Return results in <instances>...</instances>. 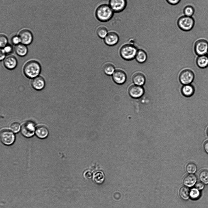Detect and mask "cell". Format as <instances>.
<instances>
[{
  "instance_id": "cell-31",
  "label": "cell",
  "mask_w": 208,
  "mask_h": 208,
  "mask_svg": "<svg viewBox=\"0 0 208 208\" xmlns=\"http://www.w3.org/2000/svg\"><path fill=\"white\" fill-rule=\"evenodd\" d=\"M10 130L14 133L18 132L20 129L19 124L18 122H13L11 123L9 125Z\"/></svg>"
},
{
  "instance_id": "cell-32",
  "label": "cell",
  "mask_w": 208,
  "mask_h": 208,
  "mask_svg": "<svg viewBox=\"0 0 208 208\" xmlns=\"http://www.w3.org/2000/svg\"><path fill=\"white\" fill-rule=\"evenodd\" d=\"M8 39L4 35L1 34L0 36V46L2 48L8 45Z\"/></svg>"
},
{
  "instance_id": "cell-19",
  "label": "cell",
  "mask_w": 208,
  "mask_h": 208,
  "mask_svg": "<svg viewBox=\"0 0 208 208\" xmlns=\"http://www.w3.org/2000/svg\"><path fill=\"white\" fill-rule=\"evenodd\" d=\"M132 80L135 84L142 86L145 82V77L144 75L141 73H137L133 75Z\"/></svg>"
},
{
  "instance_id": "cell-7",
  "label": "cell",
  "mask_w": 208,
  "mask_h": 208,
  "mask_svg": "<svg viewBox=\"0 0 208 208\" xmlns=\"http://www.w3.org/2000/svg\"><path fill=\"white\" fill-rule=\"evenodd\" d=\"M194 77V74L192 71L189 69H185L180 73L179 80L184 85L190 84L193 81Z\"/></svg>"
},
{
  "instance_id": "cell-34",
  "label": "cell",
  "mask_w": 208,
  "mask_h": 208,
  "mask_svg": "<svg viewBox=\"0 0 208 208\" xmlns=\"http://www.w3.org/2000/svg\"><path fill=\"white\" fill-rule=\"evenodd\" d=\"M12 43L15 46L21 43V40L19 36L13 37L11 40Z\"/></svg>"
},
{
  "instance_id": "cell-36",
  "label": "cell",
  "mask_w": 208,
  "mask_h": 208,
  "mask_svg": "<svg viewBox=\"0 0 208 208\" xmlns=\"http://www.w3.org/2000/svg\"><path fill=\"white\" fill-rule=\"evenodd\" d=\"M166 1L170 5H175L179 3L181 0H166Z\"/></svg>"
},
{
  "instance_id": "cell-24",
  "label": "cell",
  "mask_w": 208,
  "mask_h": 208,
  "mask_svg": "<svg viewBox=\"0 0 208 208\" xmlns=\"http://www.w3.org/2000/svg\"><path fill=\"white\" fill-rule=\"evenodd\" d=\"M103 70L104 73L107 75H112L115 71L114 65L111 63L105 64L103 67Z\"/></svg>"
},
{
  "instance_id": "cell-41",
  "label": "cell",
  "mask_w": 208,
  "mask_h": 208,
  "mask_svg": "<svg viewBox=\"0 0 208 208\" xmlns=\"http://www.w3.org/2000/svg\"><path fill=\"white\" fill-rule=\"evenodd\" d=\"M206 55V56H207V57L208 58V51L207 52V53Z\"/></svg>"
},
{
  "instance_id": "cell-2",
  "label": "cell",
  "mask_w": 208,
  "mask_h": 208,
  "mask_svg": "<svg viewBox=\"0 0 208 208\" xmlns=\"http://www.w3.org/2000/svg\"><path fill=\"white\" fill-rule=\"evenodd\" d=\"M114 12L109 5L106 4L99 5L96 9L95 15L97 19L101 22H106L113 17Z\"/></svg>"
},
{
  "instance_id": "cell-30",
  "label": "cell",
  "mask_w": 208,
  "mask_h": 208,
  "mask_svg": "<svg viewBox=\"0 0 208 208\" xmlns=\"http://www.w3.org/2000/svg\"><path fill=\"white\" fill-rule=\"evenodd\" d=\"M200 195V192L196 188L192 189L190 192V196L193 199H196L199 198Z\"/></svg>"
},
{
  "instance_id": "cell-13",
  "label": "cell",
  "mask_w": 208,
  "mask_h": 208,
  "mask_svg": "<svg viewBox=\"0 0 208 208\" xmlns=\"http://www.w3.org/2000/svg\"><path fill=\"white\" fill-rule=\"evenodd\" d=\"M21 40V43L26 45L30 44L33 40V36L31 32L27 30H23L19 34Z\"/></svg>"
},
{
  "instance_id": "cell-35",
  "label": "cell",
  "mask_w": 208,
  "mask_h": 208,
  "mask_svg": "<svg viewBox=\"0 0 208 208\" xmlns=\"http://www.w3.org/2000/svg\"><path fill=\"white\" fill-rule=\"evenodd\" d=\"M204 184L200 181L197 182L195 184V188L199 190H202L204 188Z\"/></svg>"
},
{
  "instance_id": "cell-12",
  "label": "cell",
  "mask_w": 208,
  "mask_h": 208,
  "mask_svg": "<svg viewBox=\"0 0 208 208\" xmlns=\"http://www.w3.org/2000/svg\"><path fill=\"white\" fill-rule=\"evenodd\" d=\"M30 84L33 89L36 91H40L44 88L45 86V81L43 77L39 75L32 79Z\"/></svg>"
},
{
  "instance_id": "cell-23",
  "label": "cell",
  "mask_w": 208,
  "mask_h": 208,
  "mask_svg": "<svg viewBox=\"0 0 208 208\" xmlns=\"http://www.w3.org/2000/svg\"><path fill=\"white\" fill-rule=\"evenodd\" d=\"M190 192L189 189L187 186H183L180 189L179 194L182 199L186 200L190 197Z\"/></svg>"
},
{
  "instance_id": "cell-10",
  "label": "cell",
  "mask_w": 208,
  "mask_h": 208,
  "mask_svg": "<svg viewBox=\"0 0 208 208\" xmlns=\"http://www.w3.org/2000/svg\"><path fill=\"white\" fill-rule=\"evenodd\" d=\"M18 64L17 60L16 57L12 55H8L3 60V64L7 69L12 70L14 69Z\"/></svg>"
},
{
  "instance_id": "cell-27",
  "label": "cell",
  "mask_w": 208,
  "mask_h": 208,
  "mask_svg": "<svg viewBox=\"0 0 208 208\" xmlns=\"http://www.w3.org/2000/svg\"><path fill=\"white\" fill-rule=\"evenodd\" d=\"M104 175L101 171H98L94 174L93 179L94 181L98 184H101L104 179Z\"/></svg>"
},
{
  "instance_id": "cell-1",
  "label": "cell",
  "mask_w": 208,
  "mask_h": 208,
  "mask_svg": "<svg viewBox=\"0 0 208 208\" xmlns=\"http://www.w3.org/2000/svg\"><path fill=\"white\" fill-rule=\"evenodd\" d=\"M23 71L25 76L32 79L40 75L41 71V67L38 61L31 60L25 64Z\"/></svg>"
},
{
  "instance_id": "cell-8",
  "label": "cell",
  "mask_w": 208,
  "mask_h": 208,
  "mask_svg": "<svg viewBox=\"0 0 208 208\" xmlns=\"http://www.w3.org/2000/svg\"><path fill=\"white\" fill-rule=\"evenodd\" d=\"M35 129L33 123L28 121L24 123L21 128V133L25 137L30 138L35 133Z\"/></svg>"
},
{
  "instance_id": "cell-6",
  "label": "cell",
  "mask_w": 208,
  "mask_h": 208,
  "mask_svg": "<svg viewBox=\"0 0 208 208\" xmlns=\"http://www.w3.org/2000/svg\"><path fill=\"white\" fill-rule=\"evenodd\" d=\"M194 50L198 56L206 55L208 51V42L203 39L198 40L195 44Z\"/></svg>"
},
{
  "instance_id": "cell-33",
  "label": "cell",
  "mask_w": 208,
  "mask_h": 208,
  "mask_svg": "<svg viewBox=\"0 0 208 208\" xmlns=\"http://www.w3.org/2000/svg\"><path fill=\"white\" fill-rule=\"evenodd\" d=\"M2 49L6 55H11L13 52V47L11 45H7Z\"/></svg>"
},
{
  "instance_id": "cell-17",
  "label": "cell",
  "mask_w": 208,
  "mask_h": 208,
  "mask_svg": "<svg viewBox=\"0 0 208 208\" xmlns=\"http://www.w3.org/2000/svg\"><path fill=\"white\" fill-rule=\"evenodd\" d=\"M14 50L16 55L21 57L26 56L28 52L26 45L21 43L15 46Z\"/></svg>"
},
{
  "instance_id": "cell-4",
  "label": "cell",
  "mask_w": 208,
  "mask_h": 208,
  "mask_svg": "<svg viewBox=\"0 0 208 208\" xmlns=\"http://www.w3.org/2000/svg\"><path fill=\"white\" fill-rule=\"evenodd\" d=\"M177 24L178 27L182 30L188 31L193 28L195 24V20L192 17L184 15L178 18Z\"/></svg>"
},
{
  "instance_id": "cell-18",
  "label": "cell",
  "mask_w": 208,
  "mask_h": 208,
  "mask_svg": "<svg viewBox=\"0 0 208 208\" xmlns=\"http://www.w3.org/2000/svg\"><path fill=\"white\" fill-rule=\"evenodd\" d=\"M197 178L193 174H190L186 175L183 179V183L187 187H192L197 182Z\"/></svg>"
},
{
  "instance_id": "cell-39",
  "label": "cell",
  "mask_w": 208,
  "mask_h": 208,
  "mask_svg": "<svg viewBox=\"0 0 208 208\" xmlns=\"http://www.w3.org/2000/svg\"><path fill=\"white\" fill-rule=\"evenodd\" d=\"M203 147L205 152L208 154V140L206 141L203 145Z\"/></svg>"
},
{
  "instance_id": "cell-26",
  "label": "cell",
  "mask_w": 208,
  "mask_h": 208,
  "mask_svg": "<svg viewBox=\"0 0 208 208\" xmlns=\"http://www.w3.org/2000/svg\"><path fill=\"white\" fill-rule=\"evenodd\" d=\"M199 178L203 184H208V170L204 169L200 171L199 173Z\"/></svg>"
},
{
  "instance_id": "cell-29",
  "label": "cell",
  "mask_w": 208,
  "mask_h": 208,
  "mask_svg": "<svg viewBox=\"0 0 208 208\" xmlns=\"http://www.w3.org/2000/svg\"><path fill=\"white\" fill-rule=\"evenodd\" d=\"M186 170L187 172L190 174H194L197 170V167L194 163L190 162L186 166Z\"/></svg>"
},
{
  "instance_id": "cell-38",
  "label": "cell",
  "mask_w": 208,
  "mask_h": 208,
  "mask_svg": "<svg viewBox=\"0 0 208 208\" xmlns=\"http://www.w3.org/2000/svg\"><path fill=\"white\" fill-rule=\"evenodd\" d=\"M6 55L5 54V52L3 51V50L2 48H1L0 50V61H2L3 60L5 59L6 57Z\"/></svg>"
},
{
  "instance_id": "cell-40",
  "label": "cell",
  "mask_w": 208,
  "mask_h": 208,
  "mask_svg": "<svg viewBox=\"0 0 208 208\" xmlns=\"http://www.w3.org/2000/svg\"><path fill=\"white\" fill-rule=\"evenodd\" d=\"M206 134H207V135L208 136V127L207 129V130H206Z\"/></svg>"
},
{
  "instance_id": "cell-11",
  "label": "cell",
  "mask_w": 208,
  "mask_h": 208,
  "mask_svg": "<svg viewBox=\"0 0 208 208\" xmlns=\"http://www.w3.org/2000/svg\"><path fill=\"white\" fill-rule=\"evenodd\" d=\"M128 92L129 95L132 98H138L143 95L144 90L142 86L134 84L129 87Z\"/></svg>"
},
{
  "instance_id": "cell-16",
  "label": "cell",
  "mask_w": 208,
  "mask_h": 208,
  "mask_svg": "<svg viewBox=\"0 0 208 208\" xmlns=\"http://www.w3.org/2000/svg\"><path fill=\"white\" fill-rule=\"evenodd\" d=\"M35 133L37 137L41 139L44 138L48 135V129L44 125H39L35 128Z\"/></svg>"
},
{
  "instance_id": "cell-37",
  "label": "cell",
  "mask_w": 208,
  "mask_h": 208,
  "mask_svg": "<svg viewBox=\"0 0 208 208\" xmlns=\"http://www.w3.org/2000/svg\"><path fill=\"white\" fill-rule=\"evenodd\" d=\"M85 177L87 179H90L93 177V174L90 171H87L84 174Z\"/></svg>"
},
{
  "instance_id": "cell-14",
  "label": "cell",
  "mask_w": 208,
  "mask_h": 208,
  "mask_svg": "<svg viewBox=\"0 0 208 208\" xmlns=\"http://www.w3.org/2000/svg\"><path fill=\"white\" fill-rule=\"evenodd\" d=\"M112 78L114 81L118 84H122L125 83L127 77L124 71L120 69H117L112 75Z\"/></svg>"
},
{
  "instance_id": "cell-5",
  "label": "cell",
  "mask_w": 208,
  "mask_h": 208,
  "mask_svg": "<svg viewBox=\"0 0 208 208\" xmlns=\"http://www.w3.org/2000/svg\"><path fill=\"white\" fill-rule=\"evenodd\" d=\"M0 137L2 142L7 145L13 144L15 139V136L13 132L8 129H5L1 131Z\"/></svg>"
},
{
  "instance_id": "cell-21",
  "label": "cell",
  "mask_w": 208,
  "mask_h": 208,
  "mask_svg": "<svg viewBox=\"0 0 208 208\" xmlns=\"http://www.w3.org/2000/svg\"><path fill=\"white\" fill-rule=\"evenodd\" d=\"M196 62L197 66L200 68H205L208 66V58L206 55L198 56Z\"/></svg>"
},
{
  "instance_id": "cell-15",
  "label": "cell",
  "mask_w": 208,
  "mask_h": 208,
  "mask_svg": "<svg viewBox=\"0 0 208 208\" xmlns=\"http://www.w3.org/2000/svg\"><path fill=\"white\" fill-rule=\"evenodd\" d=\"M119 40V37L118 34L114 31H110L104 38V43L107 45L112 46L118 43Z\"/></svg>"
},
{
  "instance_id": "cell-22",
  "label": "cell",
  "mask_w": 208,
  "mask_h": 208,
  "mask_svg": "<svg viewBox=\"0 0 208 208\" xmlns=\"http://www.w3.org/2000/svg\"><path fill=\"white\" fill-rule=\"evenodd\" d=\"M137 61L139 63H143L146 60L147 55L146 52L142 49L137 50L136 57Z\"/></svg>"
},
{
  "instance_id": "cell-25",
  "label": "cell",
  "mask_w": 208,
  "mask_h": 208,
  "mask_svg": "<svg viewBox=\"0 0 208 208\" xmlns=\"http://www.w3.org/2000/svg\"><path fill=\"white\" fill-rule=\"evenodd\" d=\"M96 32L98 36L101 39H104L108 33L107 29L103 26L98 27L96 29Z\"/></svg>"
},
{
  "instance_id": "cell-9",
  "label": "cell",
  "mask_w": 208,
  "mask_h": 208,
  "mask_svg": "<svg viewBox=\"0 0 208 208\" xmlns=\"http://www.w3.org/2000/svg\"><path fill=\"white\" fill-rule=\"evenodd\" d=\"M109 5L115 13H119L125 8L127 5V0H109Z\"/></svg>"
},
{
  "instance_id": "cell-28",
  "label": "cell",
  "mask_w": 208,
  "mask_h": 208,
  "mask_svg": "<svg viewBox=\"0 0 208 208\" xmlns=\"http://www.w3.org/2000/svg\"><path fill=\"white\" fill-rule=\"evenodd\" d=\"M194 12L195 10L194 8L190 5L185 6L183 10L184 15L189 17H192L193 15Z\"/></svg>"
},
{
  "instance_id": "cell-3",
  "label": "cell",
  "mask_w": 208,
  "mask_h": 208,
  "mask_svg": "<svg viewBox=\"0 0 208 208\" xmlns=\"http://www.w3.org/2000/svg\"><path fill=\"white\" fill-rule=\"evenodd\" d=\"M137 51L136 48L134 45L129 44L123 45L120 50L121 57L126 60H130L135 58Z\"/></svg>"
},
{
  "instance_id": "cell-20",
  "label": "cell",
  "mask_w": 208,
  "mask_h": 208,
  "mask_svg": "<svg viewBox=\"0 0 208 208\" xmlns=\"http://www.w3.org/2000/svg\"><path fill=\"white\" fill-rule=\"evenodd\" d=\"M182 95L186 97L192 96L195 92V88L193 86L190 84L184 85L181 89Z\"/></svg>"
}]
</instances>
